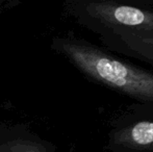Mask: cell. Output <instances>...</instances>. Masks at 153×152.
I'll use <instances>...</instances> for the list:
<instances>
[{
    "mask_svg": "<svg viewBox=\"0 0 153 152\" xmlns=\"http://www.w3.org/2000/svg\"><path fill=\"white\" fill-rule=\"evenodd\" d=\"M108 152H153V104L130 103L109 122Z\"/></svg>",
    "mask_w": 153,
    "mask_h": 152,
    "instance_id": "cell-3",
    "label": "cell"
},
{
    "mask_svg": "<svg viewBox=\"0 0 153 152\" xmlns=\"http://www.w3.org/2000/svg\"><path fill=\"white\" fill-rule=\"evenodd\" d=\"M51 49L64 56L91 82L135 103L153 104V70L73 35L53 38Z\"/></svg>",
    "mask_w": 153,
    "mask_h": 152,
    "instance_id": "cell-1",
    "label": "cell"
},
{
    "mask_svg": "<svg viewBox=\"0 0 153 152\" xmlns=\"http://www.w3.org/2000/svg\"><path fill=\"white\" fill-rule=\"evenodd\" d=\"M140 3L144 4V5L150 6V7H153V0H137Z\"/></svg>",
    "mask_w": 153,
    "mask_h": 152,
    "instance_id": "cell-6",
    "label": "cell"
},
{
    "mask_svg": "<svg viewBox=\"0 0 153 152\" xmlns=\"http://www.w3.org/2000/svg\"><path fill=\"white\" fill-rule=\"evenodd\" d=\"M64 12L98 38L120 33L153 37V7L137 0H66Z\"/></svg>",
    "mask_w": 153,
    "mask_h": 152,
    "instance_id": "cell-2",
    "label": "cell"
},
{
    "mask_svg": "<svg viewBox=\"0 0 153 152\" xmlns=\"http://www.w3.org/2000/svg\"><path fill=\"white\" fill-rule=\"evenodd\" d=\"M101 46L120 56L135 59L153 68V37L129 33L99 38Z\"/></svg>",
    "mask_w": 153,
    "mask_h": 152,
    "instance_id": "cell-5",
    "label": "cell"
},
{
    "mask_svg": "<svg viewBox=\"0 0 153 152\" xmlns=\"http://www.w3.org/2000/svg\"><path fill=\"white\" fill-rule=\"evenodd\" d=\"M2 4H3V1L1 0V1H0V6H2Z\"/></svg>",
    "mask_w": 153,
    "mask_h": 152,
    "instance_id": "cell-7",
    "label": "cell"
},
{
    "mask_svg": "<svg viewBox=\"0 0 153 152\" xmlns=\"http://www.w3.org/2000/svg\"><path fill=\"white\" fill-rule=\"evenodd\" d=\"M0 152H56V147L27 124H0Z\"/></svg>",
    "mask_w": 153,
    "mask_h": 152,
    "instance_id": "cell-4",
    "label": "cell"
}]
</instances>
